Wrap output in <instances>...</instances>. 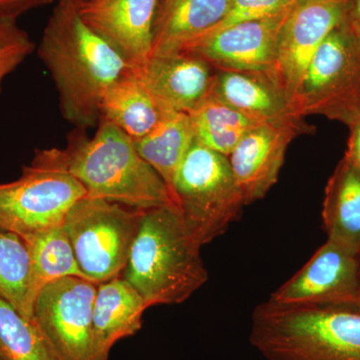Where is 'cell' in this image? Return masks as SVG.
Returning a JSON list of instances; mask_svg holds the SVG:
<instances>
[{
    "label": "cell",
    "mask_w": 360,
    "mask_h": 360,
    "mask_svg": "<svg viewBox=\"0 0 360 360\" xmlns=\"http://www.w3.org/2000/svg\"><path fill=\"white\" fill-rule=\"evenodd\" d=\"M39 56L56 84L63 117L80 130L96 127L104 94L134 68L66 0H59L45 26Z\"/></svg>",
    "instance_id": "6da1fadb"
},
{
    "label": "cell",
    "mask_w": 360,
    "mask_h": 360,
    "mask_svg": "<svg viewBox=\"0 0 360 360\" xmlns=\"http://www.w3.org/2000/svg\"><path fill=\"white\" fill-rule=\"evenodd\" d=\"M201 248L176 203L144 210L122 277L148 307L180 304L207 283Z\"/></svg>",
    "instance_id": "7a4b0ae2"
},
{
    "label": "cell",
    "mask_w": 360,
    "mask_h": 360,
    "mask_svg": "<svg viewBox=\"0 0 360 360\" xmlns=\"http://www.w3.org/2000/svg\"><path fill=\"white\" fill-rule=\"evenodd\" d=\"M63 155L87 198L137 210L175 203L165 180L141 158L134 139L108 120L101 118L92 137L79 131L71 135Z\"/></svg>",
    "instance_id": "3957f363"
},
{
    "label": "cell",
    "mask_w": 360,
    "mask_h": 360,
    "mask_svg": "<svg viewBox=\"0 0 360 360\" xmlns=\"http://www.w3.org/2000/svg\"><path fill=\"white\" fill-rule=\"evenodd\" d=\"M250 341L265 360H360V312L269 300L253 310Z\"/></svg>",
    "instance_id": "277c9868"
},
{
    "label": "cell",
    "mask_w": 360,
    "mask_h": 360,
    "mask_svg": "<svg viewBox=\"0 0 360 360\" xmlns=\"http://www.w3.org/2000/svg\"><path fill=\"white\" fill-rule=\"evenodd\" d=\"M84 196V187L66 168L63 149L37 151L18 179L0 184V231L22 238L63 225Z\"/></svg>",
    "instance_id": "5b68a950"
},
{
    "label": "cell",
    "mask_w": 360,
    "mask_h": 360,
    "mask_svg": "<svg viewBox=\"0 0 360 360\" xmlns=\"http://www.w3.org/2000/svg\"><path fill=\"white\" fill-rule=\"evenodd\" d=\"M174 196L187 231L201 246L224 234L245 206L229 158L196 141L177 172Z\"/></svg>",
    "instance_id": "8992f818"
},
{
    "label": "cell",
    "mask_w": 360,
    "mask_h": 360,
    "mask_svg": "<svg viewBox=\"0 0 360 360\" xmlns=\"http://www.w3.org/2000/svg\"><path fill=\"white\" fill-rule=\"evenodd\" d=\"M143 212L87 196L70 208L63 227L87 281L98 285L122 276Z\"/></svg>",
    "instance_id": "52a82bcc"
},
{
    "label": "cell",
    "mask_w": 360,
    "mask_h": 360,
    "mask_svg": "<svg viewBox=\"0 0 360 360\" xmlns=\"http://www.w3.org/2000/svg\"><path fill=\"white\" fill-rule=\"evenodd\" d=\"M298 117L322 115L349 127L360 115V49L340 25L310 61L292 101Z\"/></svg>",
    "instance_id": "ba28073f"
},
{
    "label": "cell",
    "mask_w": 360,
    "mask_h": 360,
    "mask_svg": "<svg viewBox=\"0 0 360 360\" xmlns=\"http://www.w3.org/2000/svg\"><path fill=\"white\" fill-rule=\"evenodd\" d=\"M97 284L65 277L47 284L33 304L32 321L58 360H96L94 303Z\"/></svg>",
    "instance_id": "9c48e42d"
},
{
    "label": "cell",
    "mask_w": 360,
    "mask_h": 360,
    "mask_svg": "<svg viewBox=\"0 0 360 360\" xmlns=\"http://www.w3.org/2000/svg\"><path fill=\"white\" fill-rule=\"evenodd\" d=\"M359 288V255L326 240L270 302L288 307L354 309Z\"/></svg>",
    "instance_id": "30bf717a"
},
{
    "label": "cell",
    "mask_w": 360,
    "mask_h": 360,
    "mask_svg": "<svg viewBox=\"0 0 360 360\" xmlns=\"http://www.w3.org/2000/svg\"><path fill=\"white\" fill-rule=\"evenodd\" d=\"M290 8L262 20L206 33L182 53L205 59L215 70L276 75L279 33Z\"/></svg>",
    "instance_id": "8fae6325"
},
{
    "label": "cell",
    "mask_w": 360,
    "mask_h": 360,
    "mask_svg": "<svg viewBox=\"0 0 360 360\" xmlns=\"http://www.w3.org/2000/svg\"><path fill=\"white\" fill-rule=\"evenodd\" d=\"M349 0H297L279 33L276 75L292 101L322 42L340 25ZM292 104V103H291Z\"/></svg>",
    "instance_id": "7c38bea8"
},
{
    "label": "cell",
    "mask_w": 360,
    "mask_h": 360,
    "mask_svg": "<svg viewBox=\"0 0 360 360\" xmlns=\"http://www.w3.org/2000/svg\"><path fill=\"white\" fill-rule=\"evenodd\" d=\"M132 72L165 112L189 113L212 91L217 70L188 53L149 56Z\"/></svg>",
    "instance_id": "4fadbf2b"
},
{
    "label": "cell",
    "mask_w": 360,
    "mask_h": 360,
    "mask_svg": "<svg viewBox=\"0 0 360 360\" xmlns=\"http://www.w3.org/2000/svg\"><path fill=\"white\" fill-rule=\"evenodd\" d=\"M158 0H89L77 6L82 20L132 65L151 56Z\"/></svg>",
    "instance_id": "5bb4252c"
},
{
    "label": "cell",
    "mask_w": 360,
    "mask_h": 360,
    "mask_svg": "<svg viewBox=\"0 0 360 360\" xmlns=\"http://www.w3.org/2000/svg\"><path fill=\"white\" fill-rule=\"evenodd\" d=\"M300 134L290 125L262 123L239 141L227 158L245 205L262 200L274 186L286 150Z\"/></svg>",
    "instance_id": "9a60e30c"
},
{
    "label": "cell",
    "mask_w": 360,
    "mask_h": 360,
    "mask_svg": "<svg viewBox=\"0 0 360 360\" xmlns=\"http://www.w3.org/2000/svg\"><path fill=\"white\" fill-rule=\"evenodd\" d=\"M210 96L260 123L310 129L295 115L276 73L217 70Z\"/></svg>",
    "instance_id": "2e32d148"
},
{
    "label": "cell",
    "mask_w": 360,
    "mask_h": 360,
    "mask_svg": "<svg viewBox=\"0 0 360 360\" xmlns=\"http://www.w3.org/2000/svg\"><path fill=\"white\" fill-rule=\"evenodd\" d=\"M231 0H158L150 56L182 53L224 20Z\"/></svg>",
    "instance_id": "e0dca14e"
},
{
    "label": "cell",
    "mask_w": 360,
    "mask_h": 360,
    "mask_svg": "<svg viewBox=\"0 0 360 360\" xmlns=\"http://www.w3.org/2000/svg\"><path fill=\"white\" fill-rule=\"evenodd\" d=\"M148 309L146 300L123 277L97 285L92 326L96 360H110L117 341L136 335Z\"/></svg>",
    "instance_id": "ac0fdd59"
},
{
    "label": "cell",
    "mask_w": 360,
    "mask_h": 360,
    "mask_svg": "<svg viewBox=\"0 0 360 360\" xmlns=\"http://www.w3.org/2000/svg\"><path fill=\"white\" fill-rule=\"evenodd\" d=\"M321 215L328 240L359 255L360 172L345 156L329 177Z\"/></svg>",
    "instance_id": "d6986e66"
},
{
    "label": "cell",
    "mask_w": 360,
    "mask_h": 360,
    "mask_svg": "<svg viewBox=\"0 0 360 360\" xmlns=\"http://www.w3.org/2000/svg\"><path fill=\"white\" fill-rule=\"evenodd\" d=\"M194 141L189 115L165 112L155 129L134 141V144L141 158L165 180L174 195L177 172Z\"/></svg>",
    "instance_id": "ffe728a7"
},
{
    "label": "cell",
    "mask_w": 360,
    "mask_h": 360,
    "mask_svg": "<svg viewBox=\"0 0 360 360\" xmlns=\"http://www.w3.org/2000/svg\"><path fill=\"white\" fill-rule=\"evenodd\" d=\"M163 113L132 70L111 85L101 104V118L113 123L134 141L155 129Z\"/></svg>",
    "instance_id": "44dd1931"
},
{
    "label": "cell",
    "mask_w": 360,
    "mask_h": 360,
    "mask_svg": "<svg viewBox=\"0 0 360 360\" xmlns=\"http://www.w3.org/2000/svg\"><path fill=\"white\" fill-rule=\"evenodd\" d=\"M32 262L33 302L47 284L65 277L85 278L63 225L20 238Z\"/></svg>",
    "instance_id": "7402d4cb"
},
{
    "label": "cell",
    "mask_w": 360,
    "mask_h": 360,
    "mask_svg": "<svg viewBox=\"0 0 360 360\" xmlns=\"http://www.w3.org/2000/svg\"><path fill=\"white\" fill-rule=\"evenodd\" d=\"M189 117L195 141L226 158L250 130L262 124L210 94Z\"/></svg>",
    "instance_id": "603a6c76"
},
{
    "label": "cell",
    "mask_w": 360,
    "mask_h": 360,
    "mask_svg": "<svg viewBox=\"0 0 360 360\" xmlns=\"http://www.w3.org/2000/svg\"><path fill=\"white\" fill-rule=\"evenodd\" d=\"M0 297L32 319V262L22 239L0 231Z\"/></svg>",
    "instance_id": "cb8c5ba5"
},
{
    "label": "cell",
    "mask_w": 360,
    "mask_h": 360,
    "mask_svg": "<svg viewBox=\"0 0 360 360\" xmlns=\"http://www.w3.org/2000/svg\"><path fill=\"white\" fill-rule=\"evenodd\" d=\"M0 360H58L35 322L1 297Z\"/></svg>",
    "instance_id": "d4e9b609"
},
{
    "label": "cell",
    "mask_w": 360,
    "mask_h": 360,
    "mask_svg": "<svg viewBox=\"0 0 360 360\" xmlns=\"http://www.w3.org/2000/svg\"><path fill=\"white\" fill-rule=\"evenodd\" d=\"M34 49V44L21 30L15 16H0V91L4 78L20 66Z\"/></svg>",
    "instance_id": "484cf974"
},
{
    "label": "cell",
    "mask_w": 360,
    "mask_h": 360,
    "mask_svg": "<svg viewBox=\"0 0 360 360\" xmlns=\"http://www.w3.org/2000/svg\"><path fill=\"white\" fill-rule=\"evenodd\" d=\"M296 1L297 0H231L229 13L224 20L210 32L222 30L227 26L245 21L262 20L276 15L290 8Z\"/></svg>",
    "instance_id": "4316f807"
},
{
    "label": "cell",
    "mask_w": 360,
    "mask_h": 360,
    "mask_svg": "<svg viewBox=\"0 0 360 360\" xmlns=\"http://www.w3.org/2000/svg\"><path fill=\"white\" fill-rule=\"evenodd\" d=\"M340 25L360 49V0H349Z\"/></svg>",
    "instance_id": "83f0119b"
},
{
    "label": "cell",
    "mask_w": 360,
    "mask_h": 360,
    "mask_svg": "<svg viewBox=\"0 0 360 360\" xmlns=\"http://www.w3.org/2000/svg\"><path fill=\"white\" fill-rule=\"evenodd\" d=\"M349 129L347 148L345 156L360 172V115L352 124Z\"/></svg>",
    "instance_id": "f1b7e54d"
},
{
    "label": "cell",
    "mask_w": 360,
    "mask_h": 360,
    "mask_svg": "<svg viewBox=\"0 0 360 360\" xmlns=\"http://www.w3.org/2000/svg\"><path fill=\"white\" fill-rule=\"evenodd\" d=\"M39 1L40 0H0V16H16V13L25 7L39 4Z\"/></svg>",
    "instance_id": "f546056e"
},
{
    "label": "cell",
    "mask_w": 360,
    "mask_h": 360,
    "mask_svg": "<svg viewBox=\"0 0 360 360\" xmlns=\"http://www.w3.org/2000/svg\"><path fill=\"white\" fill-rule=\"evenodd\" d=\"M359 295H357L356 304H355L354 309L357 310V311L360 312V250L359 251Z\"/></svg>",
    "instance_id": "4dcf8cb0"
},
{
    "label": "cell",
    "mask_w": 360,
    "mask_h": 360,
    "mask_svg": "<svg viewBox=\"0 0 360 360\" xmlns=\"http://www.w3.org/2000/svg\"><path fill=\"white\" fill-rule=\"evenodd\" d=\"M66 1H70L71 4L78 6L79 4H84V2L89 1V0H66Z\"/></svg>",
    "instance_id": "1f68e13d"
}]
</instances>
